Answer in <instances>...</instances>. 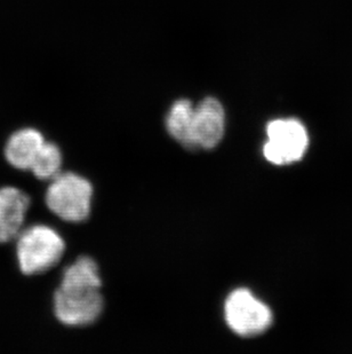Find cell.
Returning a JSON list of instances; mask_svg holds the SVG:
<instances>
[{
  "instance_id": "6da1fadb",
  "label": "cell",
  "mask_w": 352,
  "mask_h": 354,
  "mask_svg": "<svg viewBox=\"0 0 352 354\" xmlns=\"http://www.w3.org/2000/svg\"><path fill=\"white\" fill-rule=\"evenodd\" d=\"M99 266L94 259L80 256L68 265L60 283L52 295V313L64 327L81 328L93 324L104 312Z\"/></svg>"
},
{
  "instance_id": "7a4b0ae2",
  "label": "cell",
  "mask_w": 352,
  "mask_h": 354,
  "mask_svg": "<svg viewBox=\"0 0 352 354\" xmlns=\"http://www.w3.org/2000/svg\"><path fill=\"white\" fill-rule=\"evenodd\" d=\"M14 252L21 274L43 277L57 268L67 251L63 236L45 223H32L14 241Z\"/></svg>"
},
{
  "instance_id": "3957f363",
  "label": "cell",
  "mask_w": 352,
  "mask_h": 354,
  "mask_svg": "<svg viewBox=\"0 0 352 354\" xmlns=\"http://www.w3.org/2000/svg\"><path fill=\"white\" fill-rule=\"evenodd\" d=\"M93 186L86 178L62 171L47 184L43 192V204L47 211L69 224L87 221L92 211Z\"/></svg>"
},
{
  "instance_id": "277c9868",
  "label": "cell",
  "mask_w": 352,
  "mask_h": 354,
  "mask_svg": "<svg viewBox=\"0 0 352 354\" xmlns=\"http://www.w3.org/2000/svg\"><path fill=\"white\" fill-rule=\"evenodd\" d=\"M263 155L270 163L289 165L302 160L309 146L306 127L295 118H282L266 125Z\"/></svg>"
},
{
  "instance_id": "5b68a950",
  "label": "cell",
  "mask_w": 352,
  "mask_h": 354,
  "mask_svg": "<svg viewBox=\"0 0 352 354\" xmlns=\"http://www.w3.org/2000/svg\"><path fill=\"white\" fill-rule=\"evenodd\" d=\"M226 324L242 337H254L266 333L273 324V313L266 304L247 289H237L224 304Z\"/></svg>"
},
{
  "instance_id": "8992f818",
  "label": "cell",
  "mask_w": 352,
  "mask_h": 354,
  "mask_svg": "<svg viewBox=\"0 0 352 354\" xmlns=\"http://www.w3.org/2000/svg\"><path fill=\"white\" fill-rule=\"evenodd\" d=\"M32 197L22 188L0 186V245L14 243L27 226Z\"/></svg>"
},
{
  "instance_id": "52a82bcc",
  "label": "cell",
  "mask_w": 352,
  "mask_h": 354,
  "mask_svg": "<svg viewBox=\"0 0 352 354\" xmlns=\"http://www.w3.org/2000/svg\"><path fill=\"white\" fill-rule=\"evenodd\" d=\"M226 114L215 97H207L195 107L191 149H213L222 140Z\"/></svg>"
},
{
  "instance_id": "ba28073f",
  "label": "cell",
  "mask_w": 352,
  "mask_h": 354,
  "mask_svg": "<svg viewBox=\"0 0 352 354\" xmlns=\"http://www.w3.org/2000/svg\"><path fill=\"white\" fill-rule=\"evenodd\" d=\"M46 140V136L38 127L30 125L19 127L5 141L3 158L14 170L30 172L31 167Z\"/></svg>"
},
{
  "instance_id": "9c48e42d",
  "label": "cell",
  "mask_w": 352,
  "mask_h": 354,
  "mask_svg": "<svg viewBox=\"0 0 352 354\" xmlns=\"http://www.w3.org/2000/svg\"><path fill=\"white\" fill-rule=\"evenodd\" d=\"M63 151L55 141L46 140L31 167L37 180L48 184L63 171Z\"/></svg>"
},
{
  "instance_id": "30bf717a",
  "label": "cell",
  "mask_w": 352,
  "mask_h": 354,
  "mask_svg": "<svg viewBox=\"0 0 352 354\" xmlns=\"http://www.w3.org/2000/svg\"><path fill=\"white\" fill-rule=\"evenodd\" d=\"M195 107L188 100H179L170 108L167 116V130L179 144L191 149Z\"/></svg>"
}]
</instances>
